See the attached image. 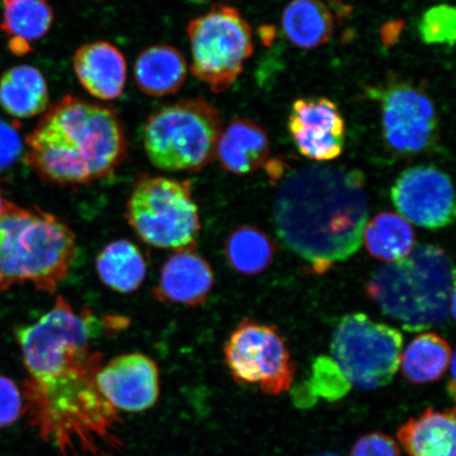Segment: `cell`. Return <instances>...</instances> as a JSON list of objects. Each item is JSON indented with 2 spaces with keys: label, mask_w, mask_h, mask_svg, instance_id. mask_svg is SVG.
<instances>
[{
  "label": "cell",
  "mask_w": 456,
  "mask_h": 456,
  "mask_svg": "<svg viewBox=\"0 0 456 456\" xmlns=\"http://www.w3.org/2000/svg\"><path fill=\"white\" fill-rule=\"evenodd\" d=\"M214 272L195 249L176 252L165 262L153 297L163 304L198 306L213 289Z\"/></svg>",
  "instance_id": "obj_16"
},
{
  "label": "cell",
  "mask_w": 456,
  "mask_h": 456,
  "mask_svg": "<svg viewBox=\"0 0 456 456\" xmlns=\"http://www.w3.org/2000/svg\"><path fill=\"white\" fill-rule=\"evenodd\" d=\"M403 335L362 313L350 314L336 327L330 352L352 386L376 390L389 385L399 369Z\"/></svg>",
  "instance_id": "obj_10"
},
{
  "label": "cell",
  "mask_w": 456,
  "mask_h": 456,
  "mask_svg": "<svg viewBox=\"0 0 456 456\" xmlns=\"http://www.w3.org/2000/svg\"><path fill=\"white\" fill-rule=\"evenodd\" d=\"M380 102L381 133L389 151L401 157L429 151L437 138L435 104L423 88L404 81H389L370 91Z\"/></svg>",
  "instance_id": "obj_12"
},
{
  "label": "cell",
  "mask_w": 456,
  "mask_h": 456,
  "mask_svg": "<svg viewBox=\"0 0 456 456\" xmlns=\"http://www.w3.org/2000/svg\"><path fill=\"white\" fill-rule=\"evenodd\" d=\"M7 204H8V201H5V200L4 199V197L2 195V192H0V216L3 215L5 207H7Z\"/></svg>",
  "instance_id": "obj_33"
},
{
  "label": "cell",
  "mask_w": 456,
  "mask_h": 456,
  "mask_svg": "<svg viewBox=\"0 0 456 456\" xmlns=\"http://www.w3.org/2000/svg\"><path fill=\"white\" fill-rule=\"evenodd\" d=\"M76 255V236L65 222L8 202L0 216V292L28 282L53 294Z\"/></svg>",
  "instance_id": "obj_5"
},
{
  "label": "cell",
  "mask_w": 456,
  "mask_h": 456,
  "mask_svg": "<svg viewBox=\"0 0 456 456\" xmlns=\"http://www.w3.org/2000/svg\"><path fill=\"white\" fill-rule=\"evenodd\" d=\"M0 105L15 118H31L47 110L49 89L37 68L20 65L5 71L0 79Z\"/></svg>",
  "instance_id": "obj_22"
},
{
  "label": "cell",
  "mask_w": 456,
  "mask_h": 456,
  "mask_svg": "<svg viewBox=\"0 0 456 456\" xmlns=\"http://www.w3.org/2000/svg\"><path fill=\"white\" fill-rule=\"evenodd\" d=\"M26 142L28 167L43 180L59 185L110 178L128 148L113 108L72 95L47 108Z\"/></svg>",
  "instance_id": "obj_2"
},
{
  "label": "cell",
  "mask_w": 456,
  "mask_h": 456,
  "mask_svg": "<svg viewBox=\"0 0 456 456\" xmlns=\"http://www.w3.org/2000/svg\"><path fill=\"white\" fill-rule=\"evenodd\" d=\"M228 264L243 275H256L267 269L275 255V245L265 232L252 226L238 227L225 245Z\"/></svg>",
  "instance_id": "obj_27"
},
{
  "label": "cell",
  "mask_w": 456,
  "mask_h": 456,
  "mask_svg": "<svg viewBox=\"0 0 456 456\" xmlns=\"http://www.w3.org/2000/svg\"><path fill=\"white\" fill-rule=\"evenodd\" d=\"M102 359L65 370L53 379L27 380L28 416L61 456H112L121 447L118 415L96 387Z\"/></svg>",
  "instance_id": "obj_3"
},
{
  "label": "cell",
  "mask_w": 456,
  "mask_h": 456,
  "mask_svg": "<svg viewBox=\"0 0 456 456\" xmlns=\"http://www.w3.org/2000/svg\"><path fill=\"white\" fill-rule=\"evenodd\" d=\"M191 74L215 94L236 83L254 53L253 31L240 11L215 4L188 22Z\"/></svg>",
  "instance_id": "obj_9"
},
{
  "label": "cell",
  "mask_w": 456,
  "mask_h": 456,
  "mask_svg": "<svg viewBox=\"0 0 456 456\" xmlns=\"http://www.w3.org/2000/svg\"><path fill=\"white\" fill-rule=\"evenodd\" d=\"M321 456H338V455H335V454H323V455H321Z\"/></svg>",
  "instance_id": "obj_34"
},
{
  "label": "cell",
  "mask_w": 456,
  "mask_h": 456,
  "mask_svg": "<svg viewBox=\"0 0 456 456\" xmlns=\"http://www.w3.org/2000/svg\"><path fill=\"white\" fill-rule=\"evenodd\" d=\"M369 216L355 171L311 168L290 175L273 204L278 236L322 273L361 248Z\"/></svg>",
  "instance_id": "obj_1"
},
{
  "label": "cell",
  "mask_w": 456,
  "mask_h": 456,
  "mask_svg": "<svg viewBox=\"0 0 456 456\" xmlns=\"http://www.w3.org/2000/svg\"><path fill=\"white\" fill-rule=\"evenodd\" d=\"M224 118L204 98L184 99L151 114L142 129L150 161L169 173H195L216 159Z\"/></svg>",
  "instance_id": "obj_6"
},
{
  "label": "cell",
  "mask_w": 456,
  "mask_h": 456,
  "mask_svg": "<svg viewBox=\"0 0 456 456\" xmlns=\"http://www.w3.org/2000/svg\"><path fill=\"white\" fill-rule=\"evenodd\" d=\"M288 127L296 148L312 161H333L344 152L346 122L338 105L327 98L296 100Z\"/></svg>",
  "instance_id": "obj_14"
},
{
  "label": "cell",
  "mask_w": 456,
  "mask_h": 456,
  "mask_svg": "<svg viewBox=\"0 0 456 456\" xmlns=\"http://www.w3.org/2000/svg\"><path fill=\"white\" fill-rule=\"evenodd\" d=\"M311 380L312 387H315L313 391L328 401L344 397L351 387L338 364L328 357H319L314 363Z\"/></svg>",
  "instance_id": "obj_29"
},
{
  "label": "cell",
  "mask_w": 456,
  "mask_h": 456,
  "mask_svg": "<svg viewBox=\"0 0 456 456\" xmlns=\"http://www.w3.org/2000/svg\"><path fill=\"white\" fill-rule=\"evenodd\" d=\"M266 130L248 118H235L222 131L216 158L227 173L243 175L260 169L269 157Z\"/></svg>",
  "instance_id": "obj_18"
},
{
  "label": "cell",
  "mask_w": 456,
  "mask_h": 456,
  "mask_svg": "<svg viewBox=\"0 0 456 456\" xmlns=\"http://www.w3.org/2000/svg\"><path fill=\"white\" fill-rule=\"evenodd\" d=\"M421 41L427 45L453 47L456 37V10L443 4L428 9L419 22Z\"/></svg>",
  "instance_id": "obj_28"
},
{
  "label": "cell",
  "mask_w": 456,
  "mask_h": 456,
  "mask_svg": "<svg viewBox=\"0 0 456 456\" xmlns=\"http://www.w3.org/2000/svg\"><path fill=\"white\" fill-rule=\"evenodd\" d=\"M126 218L141 240L153 248L181 252L197 247L201 224L190 181L141 176L128 200Z\"/></svg>",
  "instance_id": "obj_8"
},
{
  "label": "cell",
  "mask_w": 456,
  "mask_h": 456,
  "mask_svg": "<svg viewBox=\"0 0 456 456\" xmlns=\"http://www.w3.org/2000/svg\"><path fill=\"white\" fill-rule=\"evenodd\" d=\"M454 355L448 342L436 333H424L410 342L399 368L410 383L425 385L441 379Z\"/></svg>",
  "instance_id": "obj_25"
},
{
  "label": "cell",
  "mask_w": 456,
  "mask_h": 456,
  "mask_svg": "<svg viewBox=\"0 0 456 456\" xmlns=\"http://www.w3.org/2000/svg\"><path fill=\"white\" fill-rule=\"evenodd\" d=\"M21 393L12 379L0 375V429L13 425L22 413Z\"/></svg>",
  "instance_id": "obj_30"
},
{
  "label": "cell",
  "mask_w": 456,
  "mask_h": 456,
  "mask_svg": "<svg viewBox=\"0 0 456 456\" xmlns=\"http://www.w3.org/2000/svg\"><path fill=\"white\" fill-rule=\"evenodd\" d=\"M233 380L256 385L267 396H277L293 385L296 362L276 327L245 318L224 347Z\"/></svg>",
  "instance_id": "obj_11"
},
{
  "label": "cell",
  "mask_w": 456,
  "mask_h": 456,
  "mask_svg": "<svg viewBox=\"0 0 456 456\" xmlns=\"http://www.w3.org/2000/svg\"><path fill=\"white\" fill-rule=\"evenodd\" d=\"M0 28L9 38V49L17 56L33 50L32 44L44 38L54 22V12L47 0H3Z\"/></svg>",
  "instance_id": "obj_21"
},
{
  "label": "cell",
  "mask_w": 456,
  "mask_h": 456,
  "mask_svg": "<svg viewBox=\"0 0 456 456\" xmlns=\"http://www.w3.org/2000/svg\"><path fill=\"white\" fill-rule=\"evenodd\" d=\"M24 144L19 130L0 118V171L7 170L19 161Z\"/></svg>",
  "instance_id": "obj_32"
},
{
  "label": "cell",
  "mask_w": 456,
  "mask_h": 456,
  "mask_svg": "<svg viewBox=\"0 0 456 456\" xmlns=\"http://www.w3.org/2000/svg\"><path fill=\"white\" fill-rule=\"evenodd\" d=\"M95 384L106 401L124 412L146 411L159 396L157 363L141 353L113 358L96 373Z\"/></svg>",
  "instance_id": "obj_15"
},
{
  "label": "cell",
  "mask_w": 456,
  "mask_h": 456,
  "mask_svg": "<svg viewBox=\"0 0 456 456\" xmlns=\"http://www.w3.org/2000/svg\"><path fill=\"white\" fill-rule=\"evenodd\" d=\"M188 69L187 61L179 49L159 44L142 51L135 61L134 76L142 94L163 98L183 87Z\"/></svg>",
  "instance_id": "obj_20"
},
{
  "label": "cell",
  "mask_w": 456,
  "mask_h": 456,
  "mask_svg": "<svg viewBox=\"0 0 456 456\" xmlns=\"http://www.w3.org/2000/svg\"><path fill=\"white\" fill-rule=\"evenodd\" d=\"M391 198L399 216L415 225L438 230L453 224L452 181L446 173L431 165L404 170L392 187Z\"/></svg>",
  "instance_id": "obj_13"
},
{
  "label": "cell",
  "mask_w": 456,
  "mask_h": 456,
  "mask_svg": "<svg viewBox=\"0 0 456 456\" xmlns=\"http://www.w3.org/2000/svg\"><path fill=\"white\" fill-rule=\"evenodd\" d=\"M350 456H403L401 447L389 436L381 432L368 433L359 437Z\"/></svg>",
  "instance_id": "obj_31"
},
{
  "label": "cell",
  "mask_w": 456,
  "mask_h": 456,
  "mask_svg": "<svg viewBox=\"0 0 456 456\" xmlns=\"http://www.w3.org/2000/svg\"><path fill=\"white\" fill-rule=\"evenodd\" d=\"M454 275L446 252L435 245H419L404 258L376 270L366 292L386 316L418 332L454 318Z\"/></svg>",
  "instance_id": "obj_4"
},
{
  "label": "cell",
  "mask_w": 456,
  "mask_h": 456,
  "mask_svg": "<svg viewBox=\"0 0 456 456\" xmlns=\"http://www.w3.org/2000/svg\"><path fill=\"white\" fill-rule=\"evenodd\" d=\"M282 30L295 47L311 50L327 44L334 31V19L322 0H292L283 10Z\"/></svg>",
  "instance_id": "obj_23"
},
{
  "label": "cell",
  "mask_w": 456,
  "mask_h": 456,
  "mask_svg": "<svg viewBox=\"0 0 456 456\" xmlns=\"http://www.w3.org/2000/svg\"><path fill=\"white\" fill-rule=\"evenodd\" d=\"M102 323L87 310L77 312L59 296L53 310L17 330L22 358L30 379L41 383L65 370L102 357L94 349Z\"/></svg>",
  "instance_id": "obj_7"
},
{
  "label": "cell",
  "mask_w": 456,
  "mask_h": 456,
  "mask_svg": "<svg viewBox=\"0 0 456 456\" xmlns=\"http://www.w3.org/2000/svg\"><path fill=\"white\" fill-rule=\"evenodd\" d=\"M370 256L393 264L407 256L415 248V233L402 216L385 212L367 222L362 235Z\"/></svg>",
  "instance_id": "obj_26"
},
{
  "label": "cell",
  "mask_w": 456,
  "mask_h": 456,
  "mask_svg": "<svg viewBox=\"0 0 456 456\" xmlns=\"http://www.w3.org/2000/svg\"><path fill=\"white\" fill-rule=\"evenodd\" d=\"M74 73L83 88L95 99L117 100L127 81V62L116 45L105 42L85 44L74 53Z\"/></svg>",
  "instance_id": "obj_17"
},
{
  "label": "cell",
  "mask_w": 456,
  "mask_h": 456,
  "mask_svg": "<svg viewBox=\"0 0 456 456\" xmlns=\"http://www.w3.org/2000/svg\"><path fill=\"white\" fill-rule=\"evenodd\" d=\"M397 441L409 456H456L455 409L427 408L398 428Z\"/></svg>",
  "instance_id": "obj_19"
},
{
  "label": "cell",
  "mask_w": 456,
  "mask_h": 456,
  "mask_svg": "<svg viewBox=\"0 0 456 456\" xmlns=\"http://www.w3.org/2000/svg\"><path fill=\"white\" fill-rule=\"evenodd\" d=\"M96 272L108 288L129 294L145 281L146 261L133 242L117 240L107 244L96 256Z\"/></svg>",
  "instance_id": "obj_24"
}]
</instances>
